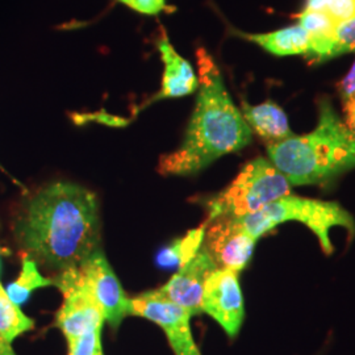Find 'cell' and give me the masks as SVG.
<instances>
[{"label": "cell", "instance_id": "cell-12", "mask_svg": "<svg viewBox=\"0 0 355 355\" xmlns=\"http://www.w3.org/2000/svg\"><path fill=\"white\" fill-rule=\"evenodd\" d=\"M157 49L164 64L161 89L155 92V95L145 105L158 101L189 96L198 91L199 78L192 64L175 51L166 35L165 29H162L161 37L157 40Z\"/></svg>", "mask_w": 355, "mask_h": 355}, {"label": "cell", "instance_id": "cell-13", "mask_svg": "<svg viewBox=\"0 0 355 355\" xmlns=\"http://www.w3.org/2000/svg\"><path fill=\"white\" fill-rule=\"evenodd\" d=\"M241 114L252 132L265 141L267 146L287 140L295 135L288 124L287 114L272 101L257 105L242 102Z\"/></svg>", "mask_w": 355, "mask_h": 355}, {"label": "cell", "instance_id": "cell-10", "mask_svg": "<svg viewBox=\"0 0 355 355\" xmlns=\"http://www.w3.org/2000/svg\"><path fill=\"white\" fill-rule=\"evenodd\" d=\"M203 246L218 268L240 272L253 257L257 239L249 234L233 217H217L205 221Z\"/></svg>", "mask_w": 355, "mask_h": 355}, {"label": "cell", "instance_id": "cell-21", "mask_svg": "<svg viewBox=\"0 0 355 355\" xmlns=\"http://www.w3.org/2000/svg\"><path fill=\"white\" fill-rule=\"evenodd\" d=\"M347 53H355V19L338 23L336 26L330 60Z\"/></svg>", "mask_w": 355, "mask_h": 355}, {"label": "cell", "instance_id": "cell-16", "mask_svg": "<svg viewBox=\"0 0 355 355\" xmlns=\"http://www.w3.org/2000/svg\"><path fill=\"white\" fill-rule=\"evenodd\" d=\"M53 284V279L45 278L40 270L38 265L28 255H24L21 259V271L17 277V279L12 282L7 287V295L16 305L24 304L32 292L36 291L38 288L51 287Z\"/></svg>", "mask_w": 355, "mask_h": 355}, {"label": "cell", "instance_id": "cell-17", "mask_svg": "<svg viewBox=\"0 0 355 355\" xmlns=\"http://www.w3.org/2000/svg\"><path fill=\"white\" fill-rule=\"evenodd\" d=\"M35 328V321L21 312L0 284V331L12 343L19 336Z\"/></svg>", "mask_w": 355, "mask_h": 355}, {"label": "cell", "instance_id": "cell-23", "mask_svg": "<svg viewBox=\"0 0 355 355\" xmlns=\"http://www.w3.org/2000/svg\"><path fill=\"white\" fill-rule=\"evenodd\" d=\"M336 89L343 102H347L355 98V61L347 74L336 85Z\"/></svg>", "mask_w": 355, "mask_h": 355}, {"label": "cell", "instance_id": "cell-25", "mask_svg": "<svg viewBox=\"0 0 355 355\" xmlns=\"http://www.w3.org/2000/svg\"><path fill=\"white\" fill-rule=\"evenodd\" d=\"M0 355H16L13 352L12 345L7 341V338L0 331Z\"/></svg>", "mask_w": 355, "mask_h": 355}, {"label": "cell", "instance_id": "cell-20", "mask_svg": "<svg viewBox=\"0 0 355 355\" xmlns=\"http://www.w3.org/2000/svg\"><path fill=\"white\" fill-rule=\"evenodd\" d=\"M103 328L86 331L67 343V355H105L103 350Z\"/></svg>", "mask_w": 355, "mask_h": 355}, {"label": "cell", "instance_id": "cell-22", "mask_svg": "<svg viewBox=\"0 0 355 355\" xmlns=\"http://www.w3.org/2000/svg\"><path fill=\"white\" fill-rule=\"evenodd\" d=\"M128 8L142 15H158L167 8L166 0H117Z\"/></svg>", "mask_w": 355, "mask_h": 355}, {"label": "cell", "instance_id": "cell-18", "mask_svg": "<svg viewBox=\"0 0 355 355\" xmlns=\"http://www.w3.org/2000/svg\"><path fill=\"white\" fill-rule=\"evenodd\" d=\"M205 233V224L199 228L192 229L184 237L173 242L164 254L161 255V261L166 266L177 265L179 267L186 265L199 252L204 241Z\"/></svg>", "mask_w": 355, "mask_h": 355}, {"label": "cell", "instance_id": "cell-26", "mask_svg": "<svg viewBox=\"0 0 355 355\" xmlns=\"http://www.w3.org/2000/svg\"><path fill=\"white\" fill-rule=\"evenodd\" d=\"M0 266H1V261H0Z\"/></svg>", "mask_w": 355, "mask_h": 355}, {"label": "cell", "instance_id": "cell-4", "mask_svg": "<svg viewBox=\"0 0 355 355\" xmlns=\"http://www.w3.org/2000/svg\"><path fill=\"white\" fill-rule=\"evenodd\" d=\"M254 239L259 240L280 224L296 221L315 233L325 254L334 252L330 229L345 228L355 234V220L341 204L288 193L252 215L233 217Z\"/></svg>", "mask_w": 355, "mask_h": 355}, {"label": "cell", "instance_id": "cell-3", "mask_svg": "<svg viewBox=\"0 0 355 355\" xmlns=\"http://www.w3.org/2000/svg\"><path fill=\"white\" fill-rule=\"evenodd\" d=\"M267 154L291 186L325 184L355 168V133L322 98L316 128L268 145Z\"/></svg>", "mask_w": 355, "mask_h": 355}, {"label": "cell", "instance_id": "cell-19", "mask_svg": "<svg viewBox=\"0 0 355 355\" xmlns=\"http://www.w3.org/2000/svg\"><path fill=\"white\" fill-rule=\"evenodd\" d=\"M304 8L325 12L337 24L355 19V0H305Z\"/></svg>", "mask_w": 355, "mask_h": 355}, {"label": "cell", "instance_id": "cell-8", "mask_svg": "<svg viewBox=\"0 0 355 355\" xmlns=\"http://www.w3.org/2000/svg\"><path fill=\"white\" fill-rule=\"evenodd\" d=\"M85 284L102 312L104 321L117 329L130 316V299L101 249L95 250L78 267Z\"/></svg>", "mask_w": 355, "mask_h": 355}, {"label": "cell", "instance_id": "cell-2", "mask_svg": "<svg viewBox=\"0 0 355 355\" xmlns=\"http://www.w3.org/2000/svg\"><path fill=\"white\" fill-rule=\"evenodd\" d=\"M199 89L182 145L161 157L162 175H192L218 158L237 153L253 141L241 110L225 87L220 67L204 48L196 51Z\"/></svg>", "mask_w": 355, "mask_h": 355}, {"label": "cell", "instance_id": "cell-9", "mask_svg": "<svg viewBox=\"0 0 355 355\" xmlns=\"http://www.w3.org/2000/svg\"><path fill=\"white\" fill-rule=\"evenodd\" d=\"M239 274L228 268H216L204 286L202 312L214 318L234 340L245 320V304Z\"/></svg>", "mask_w": 355, "mask_h": 355}, {"label": "cell", "instance_id": "cell-15", "mask_svg": "<svg viewBox=\"0 0 355 355\" xmlns=\"http://www.w3.org/2000/svg\"><path fill=\"white\" fill-rule=\"evenodd\" d=\"M296 19L297 24L309 36V51L306 53V58L315 64L329 61L337 23L325 12L305 8L296 15Z\"/></svg>", "mask_w": 355, "mask_h": 355}, {"label": "cell", "instance_id": "cell-6", "mask_svg": "<svg viewBox=\"0 0 355 355\" xmlns=\"http://www.w3.org/2000/svg\"><path fill=\"white\" fill-rule=\"evenodd\" d=\"M130 316L146 318L164 330L174 355H202L191 330L190 312L157 288L130 299Z\"/></svg>", "mask_w": 355, "mask_h": 355}, {"label": "cell", "instance_id": "cell-14", "mask_svg": "<svg viewBox=\"0 0 355 355\" xmlns=\"http://www.w3.org/2000/svg\"><path fill=\"white\" fill-rule=\"evenodd\" d=\"M233 33L278 57L297 54L306 55V53L309 51V36L299 24L286 26L267 33H243L236 29L233 31Z\"/></svg>", "mask_w": 355, "mask_h": 355}, {"label": "cell", "instance_id": "cell-1", "mask_svg": "<svg viewBox=\"0 0 355 355\" xmlns=\"http://www.w3.org/2000/svg\"><path fill=\"white\" fill-rule=\"evenodd\" d=\"M13 237L38 266L58 272L79 267L101 249L98 199L76 183H51L23 204L13 224Z\"/></svg>", "mask_w": 355, "mask_h": 355}, {"label": "cell", "instance_id": "cell-11", "mask_svg": "<svg viewBox=\"0 0 355 355\" xmlns=\"http://www.w3.org/2000/svg\"><path fill=\"white\" fill-rule=\"evenodd\" d=\"M215 261L202 245L199 252L177 272L164 287L158 288L168 300L187 309L192 316L200 315L204 286L209 275L215 271Z\"/></svg>", "mask_w": 355, "mask_h": 355}, {"label": "cell", "instance_id": "cell-7", "mask_svg": "<svg viewBox=\"0 0 355 355\" xmlns=\"http://www.w3.org/2000/svg\"><path fill=\"white\" fill-rule=\"evenodd\" d=\"M53 284L64 293V303L55 315V327L71 341L86 331L103 328L105 322L102 312L91 296L79 268L61 271Z\"/></svg>", "mask_w": 355, "mask_h": 355}, {"label": "cell", "instance_id": "cell-24", "mask_svg": "<svg viewBox=\"0 0 355 355\" xmlns=\"http://www.w3.org/2000/svg\"><path fill=\"white\" fill-rule=\"evenodd\" d=\"M343 114H345L343 123L353 133H355V98L347 102H343Z\"/></svg>", "mask_w": 355, "mask_h": 355}, {"label": "cell", "instance_id": "cell-5", "mask_svg": "<svg viewBox=\"0 0 355 355\" xmlns=\"http://www.w3.org/2000/svg\"><path fill=\"white\" fill-rule=\"evenodd\" d=\"M288 193L291 184L286 177L268 158L257 157L242 167L225 190L207 203V221L252 215Z\"/></svg>", "mask_w": 355, "mask_h": 355}]
</instances>
